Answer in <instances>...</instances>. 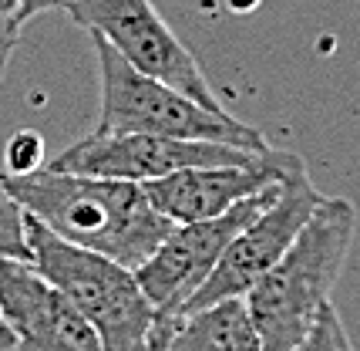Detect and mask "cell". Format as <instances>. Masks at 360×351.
Masks as SVG:
<instances>
[{
	"instance_id": "1",
	"label": "cell",
	"mask_w": 360,
	"mask_h": 351,
	"mask_svg": "<svg viewBox=\"0 0 360 351\" xmlns=\"http://www.w3.org/2000/svg\"><path fill=\"white\" fill-rule=\"evenodd\" d=\"M4 176L24 213H31L54 237L131 271L155 254V247L175 226L152 207L139 183L58 173L51 166Z\"/></svg>"
},
{
	"instance_id": "2",
	"label": "cell",
	"mask_w": 360,
	"mask_h": 351,
	"mask_svg": "<svg viewBox=\"0 0 360 351\" xmlns=\"http://www.w3.org/2000/svg\"><path fill=\"white\" fill-rule=\"evenodd\" d=\"M354 233L357 209L323 196L286 254L243 294L263 351H293L307 338L344 273Z\"/></svg>"
},
{
	"instance_id": "3",
	"label": "cell",
	"mask_w": 360,
	"mask_h": 351,
	"mask_svg": "<svg viewBox=\"0 0 360 351\" xmlns=\"http://www.w3.org/2000/svg\"><path fill=\"white\" fill-rule=\"evenodd\" d=\"M31 264L94 328L101 351H155V307L131 267L54 237L27 213Z\"/></svg>"
},
{
	"instance_id": "4",
	"label": "cell",
	"mask_w": 360,
	"mask_h": 351,
	"mask_svg": "<svg viewBox=\"0 0 360 351\" xmlns=\"http://www.w3.org/2000/svg\"><path fill=\"white\" fill-rule=\"evenodd\" d=\"M101 78V112L94 132H145L172 139H202L263 152L266 139L252 125L233 118L229 112H212L195 98L169 88L165 81L141 75L139 68L118 54L105 37L91 34Z\"/></svg>"
},
{
	"instance_id": "5",
	"label": "cell",
	"mask_w": 360,
	"mask_h": 351,
	"mask_svg": "<svg viewBox=\"0 0 360 351\" xmlns=\"http://www.w3.org/2000/svg\"><path fill=\"white\" fill-rule=\"evenodd\" d=\"M283 183H273L266 190H259L256 196L236 203L233 209H226L219 216L195 220V223H175L172 233L155 247V254L135 267V277H139L145 297L155 307V351L162 348V341L179 324L186 304L192 301V294L202 288L205 277L219 264L229 240L283 190Z\"/></svg>"
},
{
	"instance_id": "6",
	"label": "cell",
	"mask_w": 360,
	"mask_h": 351,
	"mask_svg": "<svg viewBox=\"0 0 360 351\" xmlns=\"http://www.w3.org/2000/svg\"><path fill=\"white\" fill-rule=\"evenodd\" d=\"M68 14L88 34L105 37L141 75L165 81L212 112H226L195 54L175 37L152 0H78Z\"/></svg>"
},
{
	"instance_id": "7",
	"label": "cell",
	"mask_w": 360,
	"mask_h": 351,
	"mask_svg": "<svg viewBox=\"0 0 360 351\" xmlns=\"http://www.w3.org/2000/svg\"><path fill=\"white\" fill-rule=\"evenodd\" d=\"M320 199H323V196L316 192L314 179H310L307 169H300L297 176H290V179L283 183V190L229 240V247L222 250L219 264L212 267V273L205 277V284L195 290L192 301L186 304L182 318L192 314V311H199V307H209V304L229 301V297H243V294L286 254V247L297 240L303 223L314 216V209Z\"/></svg>"
},
{
	"instance_id": "8",
	"label": "cell",
	"mask_w": 360,
	"mask_h": 351,
	"mask_svg": "<svg viewBox=\"0 0 360 351\" xmlns=\"http://www.w3.org/2000/svg\"><path fill=\"white\" fill-rule=\"evenodd\" d=\"M252 149L202 139H172V135H145V132H88L84 139L68 145L54 162H44L58 173L98 176V179H125V183H152L192 166H226L250 162Z\"/></svg>"
},
{
	"instance_id": "9",
	"label": "cell",
	"mask_w": 360,
	"mask_h": 351,
	"mask_svg": "<svg viewBox=\"0 0 360 351\" xmlns=\"http://www.w3.org/2000/svg\"><path fill=\"white\" fill-rule=\"evenodd\" d=\"M307 169V162L297 152H280V149H263L250 162H226V166H192L179 169L162 179L141 183L152 207L169 216L172 223H195L219 216L236 203L256 196L273 183H283L293 173Z\"/></svg>"
},
{
	"instance_id": "10",
	"label": "cell",
	"mask_w": 360,
	"mask_h": 351,
	"mask_svg": "<svg viewBox=\"0 0 360 351\" xmlns=\"http://www.w3.org/2000/svg\"><path fill=\"white\" fill-rule=\"evenodd\" d=\"M0 318L11 351H101L94 328L31 260L0 257Z\"/></svg>"
},
{
	"instance_id": "11",
	"label": "cell",
	"mask_w": 360,
	"mask_h": 351,
	"mask_svg": "<svg viewBox=\"0 0 360 351\" xmlns=\"http://www.w3.org/2000/svg\"><path fill=\"white\" fill-rule=\"evenodd\" d=\"M158 351H263L246 301H229L199 307L175 324Z\"/></svg>"
},
{
	"instance_id": "12",
	"label": "cell",
	"mask_w": 360,
	"mask_h": 351,
	"mask_svg": "<svg viewBox=\"0 0 360 351\" xmlns=\"http://www.w3.org/2000/svg\"><path fill=\"white\" fill-rule=\"evenodd\" d=\"M0 257H17L31 260V243H27V213L7 190V176L0 169Z\"/></svg>"
},
{
	"instance_id": "13",
	"label": "cell",
	"mask_w": 360,
	"mask_h": 351,
	"mask_svg": "<svg viewBox=\"0 0 360 351\" xmlns=\"http://www.w3.org/2000/svg\"><path fill=\"white\" fill-rule=\"evenodd\" d=\"M293 351H354L350 335H347L344 321H340V311L333 307V301H327L320 307L314 328L307 331V338H303Z\"/></svg>"
},
{
	"instance_id": "14",
	"label": "cell",
	"mask_w": 360,
	"mask_h": 351,
	"mask_svg": "<svg viewBox=\"0 0 360 351\" xmlns=\"http://www.w3.org/2000/svg\"><path fill=\"white\" fill-rule=\"evenodd\" d=\"M4 159H7V169H4V173H11V176L41 169V166H44V142H41V135H37V132H31V128L17 132L14 139L7 142Z\"/></svg>"
},
{
	"instance_id": "15",
	"label": "cell",
	"mask_w": 360,
	"mask_h": 351,
	"mask_svg": "<svg viewBox=\"0 0 360 351\" xmlns=\"http://www.w3.org/2000/svg\"><path fill=\"white\" fill-rule=\"evenodd\" d=\"M20 4L17 0H0V78L11 64V54H14L17 41H20Z\"/></svg>"
},
{
	"instance_id": "16",
	"label": "cell",
	"mask_w": 360,
	"mask_h": 351,
	"mask_svg": "<svg viewBox=\"0 0 360 351\" xmlns=\"http://www.w3.org/2000/svg\"><path fill=\"white\" fill-rule=\"evenodd\" d=\"M20 4V20L27 24L31 17L47 14V11H71L78 0H17Z\"/></svg>"
},
{
	"instance_id": "17",
	"label": "cell",
	"mask_w": 360,
	"mask_h": 351,
	"mask_svg": "<svg viewBox=\"0 0 360 351\" xmlns=\"http://www.w3.org/2000/svg\"><path fill=\"white\" fill-rule=\"evenodd\" d=\"M0 348L11 351V331H7V324H4V318H0Z\"/></svg>"
},
{
	"instance_id": "18",
	"label": "cell",
	"mask_w": 360,
	"mask_h": 351,
	"mask_svg": "<svg viewBox=\"0 0 360 351\" xmlns=\"http://www.w3.org/2000/svg\"><path fill=\"white\" fill-rule=\"evenodd\" d=\"M0 351H4V348H0Z\"/></svg>"
}]
</instances>
